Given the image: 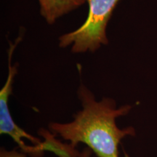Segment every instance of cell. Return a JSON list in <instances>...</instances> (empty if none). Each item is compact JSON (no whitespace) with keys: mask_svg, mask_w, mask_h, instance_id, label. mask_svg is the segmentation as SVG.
<instances>
[{"mask_svg":"<svg viewBox=\"0 0 157 157\" xmlns=\"http://www.w3.org/2000/svg\"><path fill=\"white\" fill-rule=\"evenodd\" d=\"M0 157H26V154L22 151L18 152L17 150L7 151L5 148H2Z\"/></svg>","mask_w":157,"mask_h":157,"instance_id":"obj_5","label":"cell"},{"mask_svg":"<svg viewBox=\"0 0 157 157\" xmlns=\"http://www.w3.org/2000/svg\"><path fill=\"white\" fill-rule=\"evenodd\" d=\"M93 151L88 147H85L81 152L79 153L78 157H91L93 154Z\"/></svg>","mask_w":157,"mask_h":157,"instance_id":"obj_6","label":"cell"},{"mask_svg":"<svg viewBox=\"0 0 157 157\" xmlns=\"http://www.w3.org/2000/svg\"><path fill=\"white\" fill-rule=\"evenodd\" d=\"M40 14L48 24L52 25L59 17L74 11L87 0H38Z\"/></svg>","mask_w":157,"mask_h":157,"instance_id":"obj_4","label":"cell"},{"mask_svg":"<svg viewBox=\"0 0 157 157\" xmlns=\"http://www.w3.org/2000/svg\"><path fill=\"white\" fill-rule=\"evenodd\" d=\"M21 42L17 38L15 42L8 40V75L4 86L0 90V134L7 135L17 143L22 152L33 157H41L45 150H48L47 143H43L23 130L13 120L9 109L10 96L13 92V84L17 74L18 63L12 65V57L17 45Z\"/></svg>","mask_w":157,"mask_h":157,"instance_id":"obj_3","label":"cell"},{"mask_svg":"<svg viewBox=\"0 0 157 157\" xmlns=\"http://www.w3.org/2000/svg\"><path fill=\"white\" fill-rule=\"evenodd\" d=\"M120 0H87L89 12L87 20L79 28L59 38L61 48L72 45L73 53L94 52L102 45L109 44L108 23Z\"/></svg>","mask_w":157,"mask_h":157,"instance_id":"obj_2","label":"cell"},{"mask_svg":"<svg viewBox=\"0 0 157 157\" xmlns=\"http://www.w3.org/2000/svg\"><path fill=\"white\" fill-rule=\"evenodd\" d=\"M77 95L82 110L69 122H50L49 131L55 137L68 141L75 148L78 143H84L98 157H119L121 140L127 136H134L135 131L132 127L119 128L116 120L128 114L132 105L127 104L118 108L115 100L107 97L97 101L93 92L82 82Z\"/></svg>","mask_w":157,"mask_h":157,"instance_id":"obj_1","label":"cell"}]
</instances>
